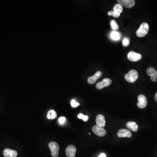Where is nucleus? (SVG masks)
Wrapping results in <instances>:
<instances>
[{
	"label": "nucleus",
	"mask_w": 157,
	"mask_h": 157,
	"mask_svg": "<svg viewBox=\"0 0 157 157\" xmlns=\"http://www.w3.org/2000/svg\"><path fill=\"white\" fill-rule=\"evenodd\" d=\"M149 26L147 23H143L136 32V35L138 37H143L146 35L149 31Z\"/></svg>",
	"instance_id": "f257e3e1"
},
{
	"label": "nucleus",
	"mask_w": 157,
	"mask_h": 157,
	"mask_svg": "<svg viewBox=\"0 0 157 157\" xmlns=\"http://www.w3.org/2000/svg\"><path fill=\"white\" fill-rule=\"evenodd\" d=\"M138 77V73L135 70L129 71L125 76V78L127 82L133 83L136 81Z\"/></svg>",
	"instance_id": "f03ea898"
},
{
	"label": "nucleus",
	"mask_w": 157,
	"mask_h": 157,
	"mask_svg": "<svg viewBox=\"0 0 157 157\" xmlns=\"http://www.w3.org/2000/svg\"><path fill=\"white\" fill-rule=\"evenodd\" d=\"M51 151V154L53 157H57L58 155L59 147L58 144L55 142H51L49 144Z\"/></svg>",
	"instance_id": "7ed1b4c3"
},
{
	"label": "nucleus",
	"mask_w": 157,
	"mask_h": 157,
	"mask_svg": "<svg viewBox=\"0 0 157 157\" xmlns=\"http://www.w3.org/2000/svg\"><path fill=\"white\" fill-rule=\"evenodd\" d=\"M127 58L131 62H138L140 61L142 58V56L140 54L131 51L127 55Z\"/></svg>",
	"instance_id": "20e7f679"
},
{
	"label": "nucleus",
	"mask_w": 157,
	"mask_h": 157,
	"mask_svg": "<svg viewBox=\"0 0 157 157\" xmlns=\"http://www.w3.org/2000/svg\"><path fill=\"white\" fill-rule=\"evenodd\" d=\"M92 132L99 137H104L106 134V131L103 127L98 126L97 125L92 126Z\"/></svg>",
	"instance_id": "39448f33"
},
{
	"label": "nucleus",
	"mask_w": 157,
	"mask_h": 157,
	"mask_svg": "<svg viewBox=\"0 0 157 157\" xmlns=\"http://www.w3.org/2000/svg\"><path fill=\"white\" fill-rule=\"evenodd\" d=\"M138 102L137 106L140 109H143L146 107L147 104V100L145 96L143 95H140L138 97Z\"/></svg>",
	"instance_id": "423d86ee"
},
{
	"label": "nucleus",
	"mask_w": 157,
	"mask_h": 157,
	"mask_svg": "<svg viewBox=\"0 0 157 157\" xmlns=\"http://www.w3.org/2000/svg\"><path fill=\"white\" fill-rule=\"evenodd\" d=\"M119 4L126 8H133L135 5V1L134 0H117Z\"/></svg>",
	"instance_id": "0eeeda50"
},
{
	"label": "nucleus",
	"mask_w": 157,
	"mask_h": 157,
	"mask_svg": "<svg viewBox=\"0 0 157 157\" xmlns=\"http://www.w3.org/2000/svg\"><path fill=\"white\" fill-rule=\"evenodd\" d=\"M112 80L110 78H104L101 82H99L96 85V88L98 90H101L104 87H107L111 84Z\"/></svg>",
	"instance_id": "6e6552de"
},
{
	"label": "nucleus",
	"mask_w": 157,
	"mask_h": 157,
	"mask_svg": "<svg viewBox=\"0 0 157 157\" xmlns=\"http://www.w3.org/2000/svg\"><path fill=\"white\" fill-rule=\"evenodd\" d=\"M147 73L151 76V79L153 82H157V72L153 67H150L147 68Z\"/></svg>",
	"instance_id": "1a4fd4ad"
},
{
	"label": "nucleus",
	"mask_w": 157,
	"mask_h": 157,
	"mask_svg": "<svg viewBox=\"0 0 157 157\" xmlns=\"http://www.w3.org/2000/svg\"><path fill=\"white\" fill-rule=\"evenodd\" d=\"M76 152V148L75 146L69 145L65 149V154L67 157H75Z\"/></svg>",
	"instance_id": "9d476101"
},
{
	"label": "nucleus",
	"mask_w": 157,
	"mask_h": 157,
	"mask_svg": "<svg viewBox=\"0 0 157 157\" xmlns=\"http://www.w3.org/2000/svg\"><path fill=\"white\" fill-rule=\"evenodd\" d=\"M102 73L100 71H97L93 76L90 77L88 79V83L90 84H93L96 83L98 79L101 77Z\"/></svg>",
	"instance_id": "9b49d317"
},
{
	"label": "nucleus",
	"mask_w": 157,
	"mask_h": 157,
	"mask_svg": "<svg viewBox=\"0 0 157 157\" xmlns=\"http://www.w3.org/2000/svg\"><path fill=\"white\" fill-rule=\"evenodd\" d=\"M96 123L98 126L104 128L106 125L105 117L102 114H99L96 118Z\"/></svg>",
	"instance_id": "f8f14e48"
},
{
	"label": "nucleus",
	"mask_w": 157,
	"mask_h": 157,
	"mask_svg": "<svg viewBox=\"0 0 157 157\" xmlns=\"http://www.w3.org/2000/svg\"><path fill=\"white\" fill-rule=\"evenodd\" d=\"M117 135L119 138H131V133L129 130L126 129H120L117 133Z\"/></svg>",
	"instance_id": "ddd939ff"
},
{
	"label": "nucleus",
	"mask_w": 157,
	"mask_h": 157,
	"mask_svg": "<svg viewBox=\"0 0 157 157\" xmlns=\"http://www.w3.org/2000/svg\"><path fill=\"white\" fill-rule=\"evenodd\" d=\"M3 154L4 157H16L17 153L15 150L7 148L3 151Z\"/></svg>",
	"instance_id": "4468645a"
},
{
	"label": "nucleus",
	"mask_w": 157,
	"mask_h": 157,
	"mask_svg": "<svg viewBox=\"0 0 157 157\" xmlns=\"http://www.w3.org/2000/svg\"><path fill=\"white\" fill-rule=\"evenodd\" d=\"M126 126L127 128L131 131L136 132L138 131V126L135 122L129 121L126 124Z\"/></svg>",
	"instance_id": "2eb2a0df"
},
{
	"label": "nucleus",
	"mask_w": 157,
	"mask_h": 157,
	"mask_svg": "<svg viewBox=\"0 0 157 157\" xmlns=\"http://www.w3.org/2000/svg\"><path fill=\"white\" fill-rule=\"evenodd\" d=\"M56 117V112L54 110H50L47 113V117L49 119H54Z\"/></svg>",
	"instance_id": "dca6fc26"
},
{
	"label": "nucleus",
	"mask_w": 157,
	"mask_h": 157,
	"mask_svg": "<svg viewBox=\"0 0 157 157\" xmlns=\"http://www.w3.org/2000/svg\"><path fill=\"white\" fill-rule=\"evenodd\" d=\"M110 37L113 40H118L120 39V35L119 32L113 31L110 34Z\"/></svg>",
	"instance_id": "f3484780"
},
{
	"label": "nucleus",
	"mask_w": 157,
	"mask_h": 157,
	"mask_svg": "<svg viewBox=\"0 0 157 157\" xmlns=\"http://www.w3.org/2000/svg\"><path fill=\"white\" fill-rule=\"evenodd\" d=\"M110 24L111 28L113 30V31H115L117 30L118 29L119 25L117 23V22L115 21V20H112L110 22Z\"/></svg>",
	"instance_id": "a211bd4d"
},
{
	"label": "nucleus",
	"mask_w": 157,
	"mask_h": 157,
	"mask_svg": "<svg viewBox=\"0 0 157 157\" xmlns=\"http://www.w3.org/2000/svg\"><path fill=\"white\" fill-rule=\"evenodd\" d=\"M113 10H115V11L119 13V14H121L123 10V7L119 3L116 4L113 7Z\"/></svg>",
	"instance_id": "6ab92c4d"
},
{
	"label": "nucleus",
	"mask_w": 157,
	"mask_h": 157,
	"mask_svg": "<svg viewBox=\"0 0 157 157\" xmlns=\"http://www.w3.org/2000/svg\"><path fill=\"white\" fill-rule=\"evenodd\" d=\"M78 117L79 119H82L85 122L87 121L88 119H89V117L88 116L83 115L82 113H80V114H78Z\"/></svg>",
	"instance_id": "aec40b11"
},
{
	"label": "nucleus",
	"mask_w": 157,
	"mask_h": 157,
	"mask_svg": "<svg viewBox=\"0 0 157 157\" xmlns=\"http://www.w3.org/2000/svg\"><path fill=\"white\" fill-rule=\"evenodd\" d=\"M122 44H123V46H124V47H127L130 44V41H129L128 38H125L123 39Z\"/></svg>",
	"instance_id": "412c9836"
},
{
	"label": "nucleus",
	"mask_w": 157,
	"mask_h": 157,
	"mask_svg": "<svg viewBox=\"0 0 157 157\" xmlns=\"http://www.w3.org/2000/svg\"><path fill=\"white\" fill-rule=\"evenodd\" d=\"M71 104L73 108H76V107H77L79 105V103L76 102L74 99L72 100L71 102Z\"/></svg>",
	"instance_id": "4be33fe9"
},
{
	"label": "nucleus",
	"mask_w": 157,
	"mask_h": 157,
	"mask_svg": "<svg viewBox=\"0 0 157 157\" xmlns=\"http://www.w3.org/2000/svg\"><path fill=\"white\" fill-rule=\"evenodd\" d=\"M65 120H66V118L65 117H60L58 119V122L60 124H63L65 123Z\"/></svg>",
	"instance_id": "5701e85b"
},
{
	"label": "nucleus",
	"mask_w": 157,
	"mask_h": 157,
	"mask_svg": "<svg viewBox=\"0 0 157 157\" xmlns=\"http://www.w3.org/2000/svg\"><path fill=\"white\" fill-rule=\"evenodd\" d=\"M120 14H119L118 12H117V11H115V10H113L112 11V15L115 17H119L120 16Z\"/></svg>",
	"instance_id": "b1692460"
},
{
	"label": "nucleus",
	"mask_w": 157,
	"mask_h": 157,
	"mask_svg": "<svg viewBox=\"0 0 157 157\" xmlns=\"http://www.w3.org/2000/svg\"><path fill=\"white\" fill-rule=\"evenodd\" d=\"M98 157H106V155L104 153H102L99 155Z\"/></svg>",
	"instance_id": "393cba45"
},
{
	"label": "nucleus",
	"mask_w": 157,
	"mask_h": 157,
	"mask_svg": "<svg viewBox=\"0 0 157 157\" xmlns=\"http://www.w3.org/2000/svg\"><path fill=\"white\" fill-rule=\"evenodd\" d=\"M154 99H155V100L156 102H157V92H156L155 96H154Z\"/></svg>",
	"instance_id": "a878e982"
},
{
	"label": "nucleus",
	"mask_w": 157,
	"mask_h": 157,
	"mask_svg": "<svg viewBox=\"0 0 157 157\" xmlns=\"http://www.w3.org/2000/svg\"><path fill=\"white\" fill-rule=\"evenodd\" d=\"M108 15L109 16H111L112 15V11H110L108 12Z\"/></svg>",
	"instance_id": "bb28decb"
},
{
	"label": "nucleus",
	"mask_w": 157,
	"mask_h": 157,
	"mask_svg": "<svg viewBox=\"0 0 157 157\" xmlns=\"http://www.w3.org/2000/svg\"><path fill=\"white\" fill-rule=\"evenodd\" d=\"M89 135H91V133H89Z\"/></svg>",
	"instance_id": "cd10ccee"
}]
</instances>
